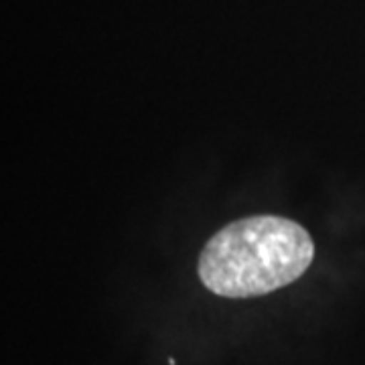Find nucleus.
Masks as SVG:
<instances>
[{"label":"nucleus","instance_id":"nucleus-1","mask_svg":"<svg viewBox=\"0 0 365 365\" xmlns=\"http://www.w3.org/2000/svg\"><path fill=\"white\" fill-rule=\"evenodd\" d=\"M314 258L311 234L288 217L254 215L227 223L199 256L203 287L225 299L270 294L299 280Z\"/></svg>","mask_w":365,"mask_h":365}]
</instances>
